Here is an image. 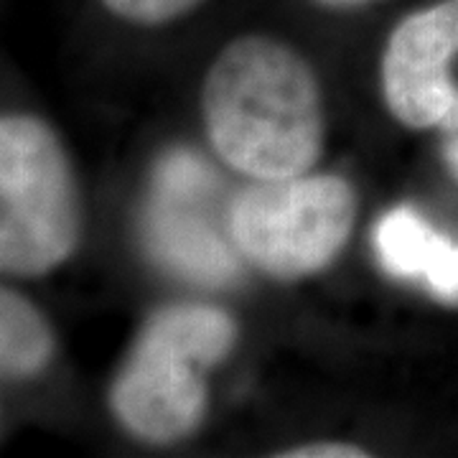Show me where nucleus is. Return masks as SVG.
I'll return each mask as SVG.
<instances>
[{
    "label": "nucleus",
    "mask_w": 458,
    "mask_h": 458,
    "mask_svg": "<svg viewBox=\"0 0 458 458\" xmlns=\"http://www.w3.org/2000/svg\"><path fill=\"white\" fill-rule=\"evenodd\" d=\"M212 189L209 168L191 153H176L158 168L156 204L150 212V247L161 260L189 278L222 283L234 276L237 262L212 225L191 209L189 199Z\"/></svg>",
    "instance_id": "6"
},
{
    "label": "nucleus",
    "mask_w": 458,
    "mask_h": 458,
    "mask_svg": "<svg viewBox=\"0 0 458 458\" xmlns=\"http://www.w3.org/2000/svg\"><path fill=\"white\" fill-rule=\"evenodd\" d=\"M234 321L209 306H174L143 328L113 385V410L132 436L150 443L186 438L204 420L201 372L227 357Z\"/></svg>",
    "instance_id": "2"
},
{
    "label": "nucleus",
    "mask_w": 458,
    "mask_h": 458,
    "mask_svg": "<svg viewBox=\"0 0 458 458\" xmlns=\"http://www.w3.org/2000/svg\"><path fill=\"white\" fill-rule=\"evenodd\" d=\"M214 153L252 181L311 171L324 148V105L311 64L273 36H240L216 54L201 89Z\"/></svg>",
    "instance_id": "1"
},
{
    "label": "nucleus",
    "mask_w": 458,
    "mask_h": 458,
    "mask_svg": "<svg viewBox=\"0 0 458 458\" xmlns=\"http://www.w3.org/2000/svg\"><path fill=\"white\" fill-rule=\"evenodd\" d=\"M285 458H361L367 456V451L352 443H336V441H321V443H306L291 451H283Z\"/></svg>",
    "instance_id": "10"
},
{
    "label": "nucleus",
    "mask_w": 458,
    "mask_h": 458,
    "mask_svg": "<svg viewBox=\"0 0 458 458\" xmlns=\"http://www.w3.org/2000/svg\"><path fill=\"white\" fill-rule=\"evenodd\" d=\"M375 252L390 276L415 280L441 303L458 306V242L412 207H394L377 222Z\"/></svg>",
    "instance_id": "7"
},
{
    "label": "nucleus",
    "mask_w": 458,
    "mask_h": 458,
    "mask_svg": "<svg viewBox=\"0 0 458 458\" xmlns=\"http://www.w3.org/2000/svg\"><path fill=\"white\" fill-rule=\"evenodd\" d=\"M321 5H331V8H354V5H367V3H375V0H316Z\"/></svg>",
    "instance_id": "12"
},
{
    "label": "nucleus",
    "mask_w": 458,
    "mask_h": 458,
    "mask_svg": "<svg viewBox=\"0 0 458 458\" xmlns=\"http://www.w3.org/2000/svg\"><path fill=\"white\" fill-rule=\"evenodd\" d=\"M443 161L448 165L451 176L458 183V128L445 132V143H443Z\"/></svg>",
    "instance_id": "11"
},
{
    "label": "nucleus",
    "mask_w": 458,
    "mask_h": 458,
    "mask_svg": "<svg viewBox=\"0 0 458 458\" xmlns=\"http://www.w3.org/2000/svg\"><path fill=\"white\" fill-rule=\"evenodd\" d=\"M458 0H438L405 16L382 54V92L390 113L408 128H458Z\"/></svg>",
    "instance_id": "5"
},
{
    "label": "nucleus",
    "mask_w": 458,
    "mask_h": 458,
    "mask_svg": "<svg viewBox=\"0 0 458 458\" xmlns=\"http://www.w3.org/2000/svg\"><path fill=\"white\" fill-rule=\"evenodd\" d=\"M80 232V189L56 132L29 114L0 117V273H49Z\"/></svg>",
    "instance_id": "3"
},
{
    "label": "nucleus",
    "mask_w": 458,
    "mask_h": 458,
    "mask_svg": "<svg viewBox=\"0 0 458 458\" xmlns=\"http://www.w3.org/2000/svg\"><path fill=\"white\" fill-rule=\"evenodd\" d=\"M357 216L352 183L334 174L255 181L229 207V240L260 270L295 280L324 270Z\"/></svg>",
    "instance_id": "4"
},
{
    "label": "nucleus",
    "mask_w": 458,
    "mask_h": 458,
    "mask_svg": "<svg viewBox=\"0 0 458 458\" xmlns=\"http://www.w3.org/2000/svg\"><path fill=\"white\" fill-rule=\"evenodd\" d=\"M204 0H102V5L123 21L138 26H161L186 16Z\"/></svg>",
    "instance_id": "9"
},
{
    "label": "nucleus",
    "mask_w": 458,
    "mask_h": 458,
    "mask_svg": "<svg viewBox=\"0 0 458 458\" xmlns=\"http://www.w3.org/2000/svg\"><path fill=\"white\" fill-rule=\"evenodd\" d=\"M54 354L47 318L23 295L0 288V377L38 375Z\"/></svg>",
    "instance_id": "8"
}]
</instances>
